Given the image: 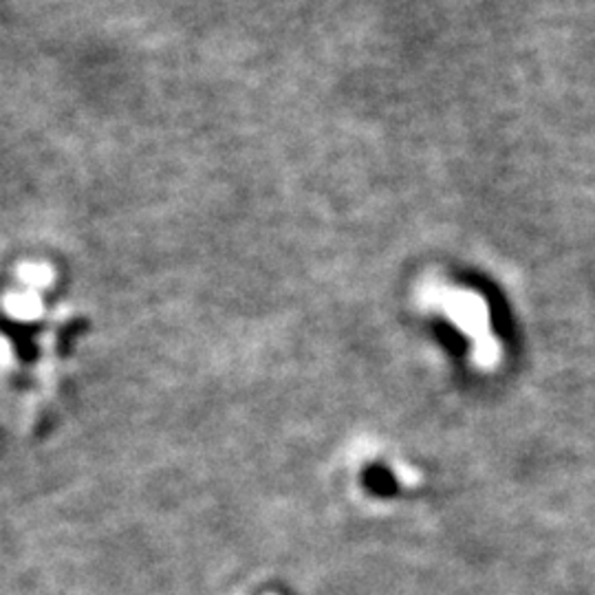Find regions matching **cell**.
<instances>
[{
	"instance_id": "3",
	"label": "cell",
	"mask_w": 595,
	"mask_h": 595,
	"mask_svg": "<svg viewBox=\"0 0 595 595\" xmlns=\"http://www.w3.org/2000/svg\"><path fill=\"white\" fill-rule=\"evenodd\" d=\"M20 278L31 287H44L51 280V271L47 267H38V265H27L20 269Z\"/></svg>"
},
{
	"instance_id": "1",
	"label": "cell",
	"mask_w": 595,
	"mask_h": 595,
	"mask_svg": "<svg viewBox=\"0 0 595 595\" xmlns=\"http://www.w3.org/2000/svg\"><path fill=\"white\" fill-rule=\"evenodd\" d=\"M437 300L444 303L446 314L450 316V320H455L457 327L476 338L478 364L492 368L498 361V347L487 334V309L483 300L468 291H446L444 296L439 291Z\"/></svg>"
},
{
	"instance_id": "2",
	"label": "cell",
	"mask_w": 595,
	"mask_h": 595,
	"mask_svg": "<svg viewBox=\"0 0 595 595\" xmlns=\"http://www.w3.org/2000/svg\"><path fill=\"white\" fill-rule=\"evenodd\" d=\"M40 300L38 296H33L31 291H22V294H13V296H7V311L13 314L16 318H22V320H31L40 314Z\"/></svg>"
}]
</instances>
